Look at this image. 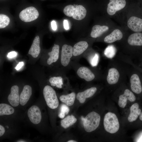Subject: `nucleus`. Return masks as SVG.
Instances as JSON below:
<instances>
[{
  "label": "nucleus",
  "instance_id": "bb28decb",
  "mask_svg": "<svg viewBox=\"0 0 142 142\" xmlns=\"http://www.w3.org/2000/svg\"><path fill=\"white\" fill-rule=\"evenodd\" d=\"M49 82L51 85L59 88H62L63 84V78L60 76L51 77L49 78Z\"/></svg>",
  "mask_w": 142,
  "mask_h": 142
},
{
  "label": "nucleus",
  "instance_id": "a19ab883",
  "mask_svg": "<svg viewBox=\"0 0 142 142\" xmlns=\"http://www.w3.org/2000/svg\"><path fill=\"white\" fill-rule=\"evenodd\" d=\"M139 141L142 142V135L141 137L140 138V139L139 140Z\"/></svg>",
  "mask_w": 142,
  "mask_h": 142
},
{
  "label": "nucleus",
  "instance_id": "423d86ee",
  "mask_svg": "<svg viewBox=\"0 0 142 142\" xmlns=\"http://www.w3.org/2000/svg\"><path fill=\"white\" fill-rule=\"evenodd\" d=\"M126 4L125 0H109L107 5V13L110 16L113 15L116 12L123 8Z\"/></svg>",
  "mask_w": 142,
  "mask_h": 142
},
{
  "label": "nucleus",
  "instance_id": "5701e85b",
  "mask_svg": "<svg viewBox=\"0 0 142 142\" xmlns=\"http://www.w3.org/2000/svg\"><path fill=\"white\" fill-rule=\"evenodd\" d=\"M75 9L72 18L78 20H80L84 19L87 14V10L83 6L78 5L75 7Z\"/></svg>",
  "mask_w": 142,
  "mask_h": 142
},
{
  "label": "nucleus",
  "instance_id": "c9c22d12",
  "mask_svg": "<svg viewBox=\"0 0 142 142\" xmlns=\"http://www.w3.org/2000/svg\"><path fill=\"white\" fill-rule=\"evenodd\" d=\"M5 132L4 128L1 125H0V136H2Z\"/></svg>",
  "mask_w": 142,
  "mask_h": 142
},
{
  "label": "nucleus",
  "instance_id": "7c9ffc66",
  "mask_svg": "<svg viewBox=\"0 0 142 142\" xmlns=\"http://www.w3.org/2000/svg\"><path fill=\"white\" fill-rule=\"evenodd\" d=\"M75 7L73 5H69L66 6L64 9L63 12L66 16L72 17L74 12Z\"/></svg>",
  "mask_w": 142,
  "mask_h": 142
},
{
  "label": "nucleus",
  "instance_id": "a878e982",
  "mask_svg": "<svg viewBox=\"0 0 142 142\" xmlns=\"http://www.w3.org/2000/svg\"><path fill=\"white\" fill-rule=\"evenodd\" d=\"M14 112V108L9 105L5 103L0 104V115H9Z\"/></svg>",
  "mask_w": 142,
  "mask_h": 142
},
{
  "label": "nucleus",
  "instance_id": "7ed1b4c3",
  "mask_svg": "<svg viewBox=\"0 0 142 142\" xmlns=\"http://www.w3.org/2000/svg\"><path fill=\"white\" fill-rule=\"evenodd\" d=\"M43 94L47 106L52 109L57 108L59 101L55 90L49 85L45 86L43 90Z\"/></svg>",
  "mask_w": 142,
  "mask_h": 142
},
{
  "label": "nucleus",
  "instance_id": "a211bd4d",
  "mask_svg": "<svg viewBox=\"0 0 142 142\" xmlns=\"http://www.w3.org/2000/svg\"><path fill=\"white\" fill-rule=\"evenodd\" d=\"M59 45L55 44L52 48V51L48 53L49 56L47 61L48 64L51 65L57 61L59 57Z\"/></svg>",
  "mask_w": 142,
  "mask_h": 142
},
{
  "label": "nucleus",
  "instance_id": "79ce46f5",
  "mask_svg": "<svg viewBox=\"0 0 142 142\" xmlns=\"http://www.w3.org/2000/svg\"><path fill=\"white\" fill-rule=\"evenodd\" d=\"M17 142H26V141H25L24 140H20L19 141H18Z\"/></svg>",
  "mask_w": 142,
  "mask_h": 142
},
{
  "label": "nucleus",
  "instance_id": "4468645a",
  "mask_svg": "<svg viewBox=\"0 0 142 142\" xmlns=\"http://www.w3.org/2000/svg\"><path fill=\"white\" fill-rule=\"evenodd\" d=\"M32 93L31 87L28 85L24 86L19 97V102L21 105L23 106L27 103L30 98Z\"/></svg>",
  "mask_w": 142,
  "mask_h": 142
},
{
  "label": "nucleus",
  "instance_id": "9b49d317",
  "mask_svg": "<svg viewBox=\"0 0 142 142\" xmlns=\"http://www.w3.org/2000/svg\"><path fill=\"white\" fill-rule=\"evenodd\" d=\"M11 93L8 97V100L12 106H17L20 103L18 87L17 85H14L11 87Z\"/></svg>",
  "mask_w": 142,
  "mask_h": 142
},
{
  "label": "nucleus",
  "instance_id": "b1692460",
  "mask_svg": "<svg viewBox=\"0 0 142 142\" xmlns=\"http://www.w3.org/2000/svg\"><path fill=\"white\" fill-rule=\"evenodd\" d=\"M76 97L75 93L72 92L67 95H62L59 97L60 100L68 106L73 105Z\"/></svg>",
  "mask_w": 142,
  "mask_h": 142
},
{
  "label": "nucleus",
  "instance_id": "cd10ccee",
  "mask_svg": "<svg viewBox=\"0 0 142 142\" xmlns=\"http://www.w3.org/2000/svg\"><path fill=\"white\" fill-rule=\"evenodd\" d=\"M116 52V49L113 45H109L105 49L104 54L107 57L111 58L114 56Z\"/></svg>",
  "mask_w": 142,
  "mask_h": 142
},
{
  "label": "nucleus",
  "instance_id": "2eb2a0df",
  "mask_svg": "<svg viewBox=\"0 0 142 142\" xmlns=\"http://www.w3.org/2000/svg\"><path fill=\"white\" fill-rule=\"evenodd\" d=\"M40 51V38L39 36H36L29 50L28 53L34 58L37 57Z\"/></svg>",
  "mask_w": 142,
  "mask_h": 142
},
{
  "label": "nucleus",
  "instance_id": "f257e3e1",
  "mask_svg": "<svg viewBox=\"0 0 142 142\" xmlns=\"http://www.w3.org/2000/svg\"><path fill=\"white\" fill-rule=\"evenodd\" d=\"M104 129L107 132L114 134L117 132L119 128V124L116 115L108 112L105 115L103 121Z\"/></svg>",
  "mask_w": 142,
  "mask_h": 142
},
{
  "label": "nucleus",
  "instance_id": "ea45409f",
  "mask_svg": "<svg viewBox=\"0 0 142 142\" xmlns=\"http://www.w3.org/2000/svg\"><path fill=\"white\" fill-rule=\"evenodd\" d=\"M84 119V118L83 116H81V119L82 120V121H83Z\"/></svg>",
  "mask_w": 142,
  "mask_h": 142
},
{
  "label": "nucleus",
  "instance_id": "f3484780",
  "mask_svg": "<svg viewBox=\"0 0 142 142\" xmlns=\"http://www.w3.org/2000/svg\"><path fill=\"white\" fill-rule=\"evenodd\" d=\"M123 34L119 29H116L113 31L110 34L104 38V42L107 43H111L121 39Z\"/></svg>",
  "mask_w": 142,
  "mask_h": 142
},
{
  "label": "nucleus",
  "instance_id": "4be33fe9",
  "mask_svg": "<svg viewBox=\"0 0 142 142\" xmlns=\"http://www.w3.org/2000/svg\"><path fill=\"white\" fill-rule=\"evenodd\" d=\"M109 29V27L106 26L95 25L92 28L90 33L91 36L95 38L99 37L103 33L108 31Z\"/></svg>",
  "mask_w": 142,
  "mask_h": 142
},
{
  "label": "nucleus",
  "instance_id": "6ab92c4d",
  "mask_svg": "<svg viewBox=\"0 0 142 142\" xmlns=\"http://www.w3.org/2000/svg\"><path fill=\"white\" fill-rule=\"evenodd\" d=\"M128 43L131 45H142V33L136 32L130 35L128 39Z\"/></svg>",
  "mask_w": 142,
  "mask_h": 142
},
{
  "label": "nucleus",
  "instance_id": "412c9836",
  "mask_svg": "<svg viewBox=\"0 0 142 142\" xmlns=\"http://www.w3.org/2000/svg\"><path fill=\"white\" fill-rule=\"evenodd\" d=\"M139 106L137 103L133 104L130 108V113L128 118V121L132 122L136 120L141 113V110L139 108Z\"/></svg>",
  "mask_w": 142,
  "mask_h": 142
},
{
  "label": "nucleus",
  "instance_id": "4c0bfd02",
  "mask_svg": "<svg viewBox=\"0 0 142 142\" xmlns=\"http://www.w3.org/2000/svg\"><path fill=\"white\" fill-rule=\"evenodd\" d=\"M139 118L142 121V111L141 112L140 115H139Z\"/></svg>",
  "mask_w": 142,
  "mask_h": 142
},
{
  "label": "nucleus",
  "instance_id": "aec40b11",
  "mask_svg": "<svg viewBox=\"0 0 142 142\" xmlns=\"http://www.w3.org/2000/svg\"><path fill=\"white\" fill-rule=\"evenodd\" d=\"M119 73L117 70L115 68L109 69L107 77V80L108 83L112 85L117 83L119 78Z\"/></svg>",
  "mask_w": 142,
  "mask_h": 142
},
{
  "label": "nucleus",
  "instance_id": "72a5a7b5",
  "mask_svg": "<svg viewBox=\"0 0 142 142\" xmlns=\"http://www.w3.org/2000/svg\"><path fill=\"white\" fill-rule=\"evenodd\" d=\"M63 25L64 28L67 30L69 29V26L68 21L66 20H64L63 22Z\"/></svg>",
  "mask_w": 142,
  "mask_h": 142
},
{
  "label": "nucleus",
  "instance_id": "58836bf2",
  "mask_svg": "<svg viewBox=\"0 0 142 142\" xmlns=\"http://www.w3.org/2000/svg\"><path fill=\"white\" fill-rule=\"evenodd\" d=\"M77 141L73 140H70L67 141V142H77Z\"/></svg>",
  "mask_w": 142,
  "mask_h": 142
},
{
  "label": "nucleus",
  "instance_id": "e433bc0d",
  "mask_svg": "<svg viewBox=\"0 0 142 142\" xmlns=\"http://www.w3.org/2000/svg\"><path fill=\"white\" fill-rule=\"evenodd\" d=\"M24 63L23 62H19L15 68L17 70H18L21 69Z\"/></svg>",
  "mask_w": 142,
  "mask_h": 142
},
{
  "label": "nucleus",
  "instance_id": "20e7f679",
  "mask_svg": "<svg viewBox=\"0 0 142 142\" xmlns=\"http://www.w3.org/2000/svg\"><path fill=\"white\" fill-rule=\"evenodd\" d=\"M39 13L37 9L33 7H27L20 13L19 16L20 19L25 22H29L37 18Z\"/></svg>",
  "mask_w": 142,
  "mask_h": 142
},
{
  "label": "nucleus",
  "instance_id": "6e6552de",
  "mask_svg": "<svg viewBox=\"0 0 142 142\" xmlns=\"http://www.w3.org/2000/svg\"><path fill=\"white\" fill-rule=\"evenodd\" d=\"M135 100L136 97L133 93L127 89L125 90L123 94L119 96L118 104L120 107L124 108L126 105L128 100L133 102Z\"/></svg>",
  "mask_w": 142,
  "mask_h": 142
},
{
  "label": "nucleus",
  "instance_id": "0eeeda50",
  "mask_svg": "<svg viewBox=\"0 0 142 142\" xmlns=\"http://www.w3.org/2000/svg\"><path fill=\"white\" fill-rule=\"evenodd\" d=\"M28 115L30 121L34 124H38L41 121V111L39 107L37 106H32L29 109Z\"/></svg>",
  "mask_w": 142,
  "mask_h": 142
},
{
  "label": "nucleus",
  "instance_id": "2f4dec72",
  "mask_svg": "<svg viewBox=\"0 0 142 142\" xmlns=\"http://www.w3.org/2000/svg\"><path fill=\"white\" fill-rule=\"evenodd\" d=\"M99 56L98 54H95L91 61V64L93 67L97 66L98 63Z\"/></svg>",
  "mask_w": 142,
  "mask_h": 142
},
{
  "label": "nucleus",
  "instance_id": "c756f323",
  "mask_svg": "<svg viewBox=\"0 0 142 142\" xmlns=\"http://www.w3.org/2000/svg\"><path fill=\"white\" fill-rule=\"evenodd\" d=\"M60 109L58 116L62 119L64 118L65 115L68 114L70 110L69 108L67 105L64 104H61Z\"/></svg>",
  "mask_w": 142,
  "mask_h": 142
},
{
  "label": "nucleus",
  "instance_id": "dca6fc26",
  "mask_svg": "<svg viewBox=\"0 0 142 142\" xmlns=\"http://www.w3.org/2000/svg\"><path fill=\"white\" fill-rule=\"evenodd\" d=\"M88 46L87 42L85 41H80L76 43L73 48V55L78 56L83 53Z\"/></svg>",
  "mask_w": 142,
  "mask_h": 142
},
{
  "label": "nucleus",
  "instance_id": "39448f33",
  "mask_svg": "<svg viewBox=\"0 0 142 142\" xmlns=\"http://www.w3.org/2000/svg\"><path fill=\"white\" fill-rule=\"evenodd\" d=\"M73 55V47L70 45L64 44L62 47L60 56V62L62 65L67 67Z\"/></svg>",
  "mask_w": 142,
  "mask_h": 142
},
{
  "label": "nucleus",
  "instance_id": "9d476101",
  "mask_svg": "<svg viewBox=\"0 0 142 142\" xmlns=\"http://www.w3.org/2000/svg\"><path fill=\"white\" fill-rule=\"evenodd\" d=\"M77 73L78 77L87 82H90L94 79L95 76L88 68L85 67H80L77 70Z\"/></svg>",
  "mask_w": 142,
  "mask_h": 142
},
{
  "label": "nucleus",
  "instance_id": "473e14b6",
  "mask_svg": "<svg viewBox=\"0 0 142 142\" xmlns=\"http://www.w3.org/2000/svg\"><path fill=\"white\" fill-rule=\"evenodd\" d=\"M17 55V52L12 51L8 53L7 57L9 58H12L16 57Z\"/></svg>",
  "mask_w": 142,
  "mask_h": 142
},
{
  "label": "nucleus",
  "instance_id": "f03ea898",
  "mask_svg": "<svg viewBox=\"0 0 142 142\" xmlns=\"http://www.w3.org/2000/svg\"><path fill=\"white\" fill-rule=\"evenodd\" d=\"M100 120V116L96 112L92 111L88 113L83 121L85 130L88 132L95 130L99 126Z\"/></svg>",
  "mask_w": 142,
  "mask_h": 142
},
{
  "label": "nucleus",
  "instance_id": "393cba45",
  "mask_svg": "<svg viewBox=\"0 0 142 142\" xmlns=\"http://www.w3.org/2000/svg\"><path fill=\"white\" fill-rule=\"evenodd\" d=\"M77 119L73 115H68L61 121V125L65 129L67 128L76 123Z\"/></svg>",
  "mask_w": 142,
  "mask_h": 142
},
{
  "label": "nucleus",
  "instance_id": "c85d7f7f",
  "mask_svg": "<svg viewBox=\"0 0 142 142\" xmlns=\"http://www.w3.org/2000/svg\"><path fill=\"white\" fill-rule=\"evenodd\" d=\"M10 20L6 15L0 14V28H3L8 26L10 23Z\"/></svg>",
  "mask_w": 142,
  "mask_h": 142
},
{
  "label": "nucleus",
  "instance_id": "f704fd0d",
  "mask_svg": "<svg viewBox=\"0 0 142 142\" xmlns=\"http://www.w3.org/2000/svg\"><path fill=\"white\" fill-rule=\"evenodd\" d=\"M51 25L52 29L54 30H56L57 27L55 22L54 21H53L51 23Z\"/></svg>",
  "mask_w": 142,
  "mask_h": 142
},
{
  "label": "nucleus",
  "instance_id": "f8f14e48",
  "mask_svg": "<svg viewBox=\"0 0 142 142\" xmlns=\"http://www.w3.org/2000/svg\"><path fill=\"white\" fill-rule=\"evenodd\" d=\"M97 88L93 87L88 89L84 91L78 93L77 94L76 98L81 103H84L86 98L92 97L97 91Z\"/></svg>",
  "mask_w": 142,
  "mask_h": 142
},
{
  "label": "nucleus",
  "instance_id": "1a4fd4ad",
  "mask_svg": "<svg viewBox=\"0 0 142 142\" xmlns=\"http://www.w3.org/2000/svg\"><path fill=\"white\" fill-rule=\"evenodd\" d=\"M127 26L129 28L133 31L139 32L142 31V19L133 16L128 20Z\"/></svg>",
  "mask_w": 142,
  "mask_h": 142
},
{
  "label": "nucleus",
  "instance_id": "ddd939ff",
  "mask_svg": "<svg viewBox=\"0 0 142 142\" xmlns=\"http://www.w3.org/2000/svg\"><path fill=\"white\" fill-rule=\"evenodd\" d=\"M130 87L131 90L135 93L139 94L142 91L141 83L138 76L134 74L130 78Z\"/></svg>",
  "mask_w": 142,
  "mask_h": 142
}]
</instances>
